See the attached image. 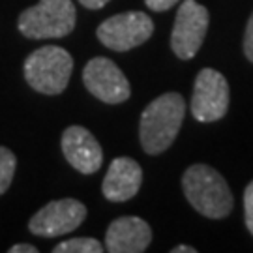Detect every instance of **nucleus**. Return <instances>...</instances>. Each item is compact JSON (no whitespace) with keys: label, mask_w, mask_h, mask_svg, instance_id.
Wrapping results in <instances>:
<instances>
[{"label":"nucleus","mask_w":253,"mask_h":253,"mask_svg":"<svg viewBox=\"0 0 253 253\" xmlns=\"http://www.w3.org/2000/svg\"><path fill=\"white\" fill-rule=\"evenodd\" d=\"M186 115V101L176 92L158 96L141 115L139 139L146 154L165 152L178 135L182 120Z\"/></svg>","instance_id":"f257e3e1"},{"label":"nucleus","mask_w":253,"mask_h":253,"mask_svg":"<svg viewBox=\"0 0 253 253\" xmlns=\"http://www.w3.org/2000/svg\"><path fill=\"white\" fill-rule=\"evenodd\" d=\"M182 188L191 207L210 219L227 217L233 210V193L227 182L208 165H191L182 176Z\"/></svg>","instance_id":"f03ea898"},{"label":"nucleus","mask_w":253,"mask_h":253,"mask_svg":"<svg viewBox=\"0 0 253 253\" xmlns=\"http://www.w3.org/2000/svg\"><path fill=\"white\" fill-rule=\"evenodd\" d=\"M27 83L40 94L56 96L66 90L73 72V58L62 47L45 45L27 56L23 64Z\"/></svg>","instance_id":"7ed1b4c3"},{"label":"nucleus","mask_w":253,"mask_h":253,"mask_svg":"<svg viewBox=\"0 0 253 253\" xmlns=\"http://www.w3.org/2000/svg\"><path fill=\"white\" fill-rule=\"evenodd\" d=\"M75 19L77 11L72 0H40L19 15L17 28L28 40L64 38L73 32Z\"/></svg>","instance_id":"20e7f679"},{"label":"nucleus","mask_w":253,"mask_h":253,"mask_svg":"<svg viewBox=\"0 0 253 253\" xmlns=\"http://www.w3.org/2000/svg\"><path fill=\"white\" fill-rule=\"evenodd\" d=\"M98 40L113 51L124 53L145 43L154 34V23L143 11H126L105 19L98 30Z\"/></svg>","instance_id":"39448f33"},{"label":"nucleus","mask_w":253,"mask_h":253,"mask_svg":"<svg viewBox=\"0 0 253 253\" xmlns=\"http://www.w3.org/2000/svg\"><path fill=\"white\" fill-rule=\"evenodd\" d=\"M208 30V9L195 0H184L178 8L171 34L172 53L182 60L193 58Z\"/></svg>","instance_id":"423d86ee"},{"label":"nucleus","mask_w":253,"mask_h":253,"mask_svg":"<svg viewBox=\"0 0 253 253\" xmlns=\"http://www.w3.org/2000/svg\"><path fill=\"white\" fill-rule=\"evenodd\" d=\"M229 109V83L212 68L201 70L191 96V113L199 122H216Z\"/></svg>","instance_id":"0eeeda50"},{"label":"nucleus","mask_w":253,"mask_h":253,"mask_svg":"<svg viewBox=\"0 0 253 253\" xmlns=\"http://www.w3.org/2000/svg\"><path fill=\"white\" fill-rule=\"evenodd\" d=\"M86 217V207L77 199H58L40 208L28 221V231L36 236L54 238L75 231Z\"/></svg>","instance_id":"6e6552de"},{"label":"nucleus","mask_w":253,"mask_h":253,"mask_svg":"<svg viewBox=\"0 0 253 253\" xmlns=\"http://www.w3.org/2000/svg\"><path fill=\"white\" fill-rule=\"evenodd\" d=\"M83 83L92 96L111 105L126 101L131 94L126 75L117 64L105 56H96L84 66Z\"/></svg>","instance_id":"1a4fd4ad"},{"label":"nucleus","mask_w":253,"mask_h":253,"mask_svg":"<svg viewBox=\"0 0 253 253\" xmlns=\"http://www.w3.org/2000/svg\"><path fill=\"white\" fill-rule=\"evenodd\" d=\"M62 152L68 163L75 171L92 174L100 171L103 163V152L100 143L86 127L70 126L62 133Z\"/></svg>","instance_id":"9d476101"},{"label":"nucleus","mask_w":253,"mask_h":253,"mask_svg":"<svg viewBox=\"0 0 253 253\" xmlns=\"http://www.w3.org/2000/svg\"><path fill=\"white\" fill-rule=\"evenodd\" d=\"M152 240V229L145 219L124 216L115 219L105 233V250L109 253H143Z\"/></svg>","instance_id":"9b49d317"},{"label":"nucleus","mask_w":253,"mask_h":253,"mask_svg":"<svg viewBox=\"0 0 253 253\" xmlns=\"http://www.w3.org/2000/svg\"><path fill=\"white\" fill-rule=\"evenodd\" d=\"M143 184V169L131 158H117L109 165L103 178L101 191L103 197L113 203H124L135 197Z\"/></svg>","instance_id":"f8f14e48"},{"label":"nucleus","mask_w":253,"mask_h":253,"mask_svg":"<svg viewBox=\"0 0 253 253\" xmlns=\"http://www.w3.org/2000/svg\"><path fill=\"white\" fill-rule=\"evenodd\" d=\"M103 250L105 248L101 246L100 240L79 236V238H70V240H64L58 246H54L53 253H101Z\"/></svg>","instance_id":"ddd939ff"},{"label":"nucleus","mask_w":253,"mask_h":253,"mask_svg":"<svg viewBox=\"0 0 253 253\" xmlns=\"http://www.w3.org/2000/svg\"><path fill=\"white\" fill-rule=\"evenodd\" d=\"M15 167H17V158L6 146H0V195L6 193L8 188L11 186L13 174H15Z\"/></svg>","instance_id":"4468645a"},{"label":"nucleus","mask_w":253,"mask_h":253,"mask_svg":"<svg viewBox=\"0 0 253 253\" xmlns=\"http://www.w3.org/2000/svg\"><path fill=\"white\" fill-rule=\"evenodd\" d=\"M244 212H246V225L248 231L253 235V182L248 184L244 191Z\"/></svg>","instance_id":"2eb2a0df"},{"label":"nucleus","mask_w":253,"mask_h":253,"mask_svg":"<svg viewBox=\"0 0 253 253\" xmlns=\"http://www.w3.org/2000/svg\"><path fill=\"white\" fill-rule=\"evenodd\" d=\"M244 53L248 56V60L253 62V13L250 21H248V27H246V36H244Z\"/></svg>","instance_id":"dca6fc26"},{"label":"nucleus","mask_w":253,"mask_h":253,"mask_svg":"<svg viewBox=\"0 0 253 253\" xmlns=\"http://www.w3.org/2000/svg\"><path fill=\"white\" fill-rule=\"evenodd\" d=\"M145 2L152 11H167V9H171L178 0H145Z\"/></svg>","instance_id":"f3484780"},{"label":"nucleus","mask_w":253,"mask_h":253,"mask_svg":"<svg viewBox=\"0 0 253 253\" xmlns=\"http://www.w3.org/2000/svg\"><path fill=\"white\" fill-rule=\"evenodd\" d=\"M9 253H38V248L32 244H15L9 248Z\"/></svg>","instance_id":"a211bd4d"},{"label":"nucleus","mask_w":253,"mask_h":253,"mask_svg":"<svg viewBox=\"0 0 253 253\" xmlns=\"http://www.w3.org/2000/svg\"><path fill=\"white\" fill-rule=\"evenodd\" d=\"M79 2H81L84 8H88V9H100L107 4L109 0H79Z\"/></svg>","instance_id":"6ab92c4d"},{"label":"nucleus","mask_w":253,"mask_h":253,"mask_svg":"<svg viewBox=\"0 0 253 253\" xmlns=\"http://www.w3.org/2000/svg\"><path fill=\"white\" fill-rule=\"evenodd\" d=\"M171 252L172 253H195L197 250L191 248V246H176V248H172Z\"/></svg>","instance_id":"aec40b11"}]
</instances>
